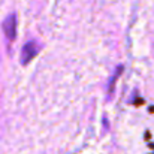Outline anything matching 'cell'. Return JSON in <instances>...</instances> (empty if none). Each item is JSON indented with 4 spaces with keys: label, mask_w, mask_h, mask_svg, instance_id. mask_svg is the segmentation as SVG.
Listing matches in <instances>:
<instances>
[{
    "label": "cell",
    "mask_w": 154,
    "mask_h": 154,
    "mask_svg": "<svg viewBox=\"0 0 154 154\" xmlns=\"http://www.w3.org/2000/svg\"><path fill=\"white\" fill-rule=\"evenodd\" d=\"M2 30L5 33V36L9 41H14L17 36V15L15 14H9L3 23H2Z\"/></svg>",
    "instance_id": "1"
},
{
    "label": "cell",
    "mask_w": 154,
    "mask_h": 154,
    "mask_svg": "<svg viewBox=\"0 0 154 154\" xmlns=\"http://www.w3.org/2000/svg\"><path fill=\"white\" fill-rule=\"evenodd\" d=\"M39 52V45L36 41L27 42L21 50V64H29Z\"/></svg>",
    "instance_id": "2"
}]
</instances>
